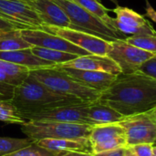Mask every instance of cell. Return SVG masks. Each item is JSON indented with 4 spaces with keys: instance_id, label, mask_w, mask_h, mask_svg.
Returning <instances> with one entry per match:
<instances>
[{
    "instance_id": "obj_13",
    "label": "cell",
    "mask_w": 156,
    "mask_h": 156,
    "mask_svg": "<svg viewBox=\"0 0 156 156\" xmlns=\"http://www.w3.org/2000/svg\"><path fill=\"white\" fill-rule=\"evenodd\" d=\"M112 11L116 15L115 23L117 28L122 34L133 36L156 34L154 27L149 23V21L134 10L117 5Z\"/></svg>"
},
{
    "instance_id": "obj_16",
    "label": "cell",
    "mask_w": 156,
    "mask_h": 156,
    "mask_svg": "<svg viewBox=\"0 0 156 156\" xmlns=\"http://www.w3.org/2000/svg\"><path fill=\"white\" fill-rule=\"evenodd\" d=\"M29 69L0 59V97L10 99L14 88L29 74Z\"/></svg>"
},
{
    "instance_id": "obj_28",
    "label": "cell",
    "mask_w": 156,
    "mask_h": 156,
    "mask_svg": "<svg viewBox=\"0 0 156 156\" xmlns=\"http://www.w3.org/2000/svg\"><path fill=\"white\" fill-rule=\"evenodd\" d=\"M138 71L156 80V54L153 58H151L150 59L145 61L140 67Z\"/></svg>"
},
{
    "instance_id": "obj_26",
    "label": "cell",
    "mask_w": 156,
    "mask_h": 156,
    "mask_svg": "<svg viewBox=\"0 0 156 156\" xmlns=\"http://www.w3.org/2000/svg\"><path fill=\"white\" fill-rule=\"evenodd\" d=\"M125 42L149 51L151 53L156 54V34L155 35H140V36H132L126 37L123 38Z\"/></svg>"
},
{
    "instance_id": "obj_9",
    "label": "cell",
    "mask_w": 156,
    "mask_h": 156,
    "mask_svg": "<svg viewBox=\"0 0 156 156\" xmlns=\"http://www.w3.org/2000/svg\"><path fill=\"white\" fill-rule=\"evenodd\" d=\"M0 17L16 25L20 29H41L44 26L32 6L18 0H0Z\"/></svg>"
},
{
    "instance_id": "obj_22",
    "label": "cell",
    "mask_w": 156,
    "mask_h": 156,
    "mask_svg": "<svg viewBox=\"0 0 156 156\" xmlns=\"http://www.w3.org/2000/svg\"><path fill=\"white\" fill-rule=\"evenodd\" d=\"M71 1H73L80 6L83 7L84 9L88 10L91 14L98 16L100 19H101L106 25H108L114 31H116L118 33H122L117 28V26L115 23V18H112L110 16V15L108 13L109 10L99 0H71Z\"/></svg>"
},
{
    "instance_id": "obj_30",
    "label": "cell",
    "mask_w": 156,
    "mask_h": 156,
    "mask_svg": "<svg viewBox=\"0 0 156 156\" xmlns=\"http://www.w3.org/2000/svg\"><path fill=\"white\" fill-rule=\"evenodd\" d=\"M124 151L125 148H120L116 150H112V151H107L100 154H93L94 156H124Z\"/></svg>"
},
{
    "instance_id": "obj_21",
    "label": "cell",
    "mask_w": 156,
    "mask_h": 156,
    "mask_svg": "<svg viewBox=\"0 0 156 156\" xmlns=\"http://www.w3.org/2000/svg\"><path fill=\"white\" fill-rule=\"evenodd\" d=\"M32 48L33 45L22 37L21 29H0V51H14Z\"/></svg>"
},
{
    "instance_id": "obj_19",
    "label": "cell",
    "mask_w": 156,
    "mask_h": 156,
    "mask_svg": "<svg viewBox=\"0 0 156 156\" xmlns=\"http://www.w3.org/2000/svg\"><path fill=\"white\" fill-rule=\"evenodd\" d=\"M0 59L13 64L27 67L30 70L56 66V64H54L53 62L45 60L35 56L31 52V48L14 51H0Z\"/></svg>"
},
{
    "instance_id": "obj_7",
    "label": "cell",
    "mask_w": 156,
    "mask_h": 156,
    "mask_svg": "<svg viewBox=\"0 0 156 156\" xmlns=\"http://www.w3.org/2000/svg\"><path fill=\"white\" fill-rule=\"evenodd\" d=\"M154 55L125 42L124 39H117L111 42L107 56L117 63L122 74H130L138 71L140 67Z\"/></svg>"
},
{
    "instance_id": "obj_15",
    "label": "cell",
    "mask_w": 156,
    "mask_h": 156,
    "mask_svg": "<svg viewBox=\"0 0 156 156\" xmlns=\"http://www.w3.org/2000/svg\"><path fill=\"white\" fill-rule=\"evenodd\" d=\"M58 66L73 68L77 69L102 71L115 75H119L122 73V70L117 63L111 58H109L108 56H100L93 54L78 57L69 62L60 64Z\"/></svg>"
},
{
    "instance_id": "obj_10",
    "label": "cell",
    "mask_w": 156,
    "mask_h": 156,
    "mask_svg": "<svg viewBox=\"0 0 156 156\" xmlns=\"http://www.w3.org/2000/svg\"><path fill=\"white\" fill-rule=\"evenodd\" d=\"M89 139L93 154L127 147L125 133L119 122L93 126Z\"/></svg>"
},
{
    "instance_id": "obj_17",
    "label": "cell",
    "mask_w": 156,
    "mask_h": 156,
    "mask_svg": "<svg viewBox=\"0 0 156 156\" xmlns=\"http://www.w3.org/2000/svg\"><path fill=\"white\" fill-rule=\"evenodd\" d=\"M31 6L37 12L45 26L69 28L71 27L66 12L54 0H34Z\"/></svg>"
},
{
    "instance_id": "obj_4",
    "label": "cell",
    "mask_w": 156,
    "mask_h": 156,
    "mask_svg": "<svg viewBox=\"0 0 156 156\" xmlns=\"http://www.w3.org/2000/svg\"><path fill=\"white\" fill-rule=\"evenodd\" d=\"M92 126L60 122L27 121L21 131L35 143L43 139H85L90 137Z\"/></svg>"
},
{
    "instance_id": "obj_35",
    "label": "cell",
    "mask_w": 156,
    "mask_h": 156,
    "mask_svg": "<svg viewBox=\"0 0 156 156\" xmlns=\"http://www.w3.org/2000/svg\"><path fill=\"white\" fill-rule=\"evenodd\" d=\"M18 1H21V2H24V3H26V4H28V5H31V4H32V2H33L34 0H18Z\"/></svg>"
},
{
    "instance_id": "obj_1",
    "label": "cell",
    "mask_w": 156,
    "mask_h": 156,
    "mask_svg": "<svg viewBox=\"0 0 156 156\" xmlns=\"http://www.w3.org/2000/svg\"><path fill=\"white\" fill-rule=\"evenodd\" d=\"M99 101L124 117L152 112L156 108V80L140 71L121 73Z\"/></svg>"
},
{
    "instance_id": "obj_12",
    "label": "cell",
    "mask_w": 156,
    "mask_h": 156,
    "mask_svg": "<svg viewBox=\"0 0 156 156\" xmlns=\"http://www.w3.org/2000/svg\"><path fill=\"white\" fill-rule=\"evenodd\" d=\"M90 103L91 102H84L48 109L30 115L26 120L88 124V110Z\"/></svg>"
},
{
    "instance_id": "obj_2",
    "label": "cell",
    "mask_w": 156,
    "mask_h": 156,
    "mask_svg": "<svg viewBox=\"0 0 156 156\" xmlns=\"http://www.w3.org/2000/svg\"><path fill=\"white\" fill-rule=\"evenodd\" d=\"M10 101L25 119L48 109L86 102L52 91L30 74L14 88Z\"/></svg>"
},
{
    "instance_id": "obj_39",
    "label": "cell",
    "mask_w": 156,
    "mask_h": 156,
    "mask_svg": "<svg viewBox=\"0 0 156 156\" xmlns=\"http://www.w3.org/2000/svg\"><path fill=\"white\" fill-rule=\"evenodd\" d=\"M154 145H156V144H154Z\"/></svg>"
},
{
    "instance_id": "obj_8",
    "label": "cell",
    "mask_w": 156,
    "mask_h": 156,
    "mask_svg": "<svg viewBox=\"0 0 156 156\" xmlns=\"http://www.w3.org/2000/svg\"><path fill=\"white\" fill-rule=\"evenodd\" d=\"M41 29L60 37L93 55L107 56L111 49L112 41H108L84 31L75 30L69 27H58L45 25L41 27Z\"/></svg>"
},
{
    "instance_id": "obj_18",
    "label": "cell",
    "mask_w": 156,
    "mask_h": 156,
    "mask_svg": "<svg viewBox=\"0 0 156 156\" xmlns=\"http://www.w3.org/2000/svg\"><path fill=\"white\" fill-rule=\"evenodd\" d=\"M39 146L54 153L56 156L65 153L78 152L92 154V147L90 139H43L36 142Z\"/></svg>"
},
{
    "instance_id": "obj_14",
    "label": "cell",
    "mask_w": 156,
    "mask_h": 156,
    "mask_svg": "<svg viewBox=\"0 0 156 156\" xmlns=\"http://www.w3.org/2000/svg\"><path fill=\"white\" fill-rule=\"evenodd\" d=\"M55 68L65 72L67 75L70 76L81 84L90 89L96 90L100 92H103L104 90H106L113 83L118 76L108 72L77 69L73 68L61 67L58 65H56Z\"/></svg>"
},
{
    "instance_id": "obj_37",
    "label": "cell",
    "mask_w": 156,
    "mask_h": 156,
    "mask_svg": "<svg viewBox=\"0 0 156 156\" xmlns=\"http://www.w3.org/2000/svg\"><path fill=\"white\" fill-rule=\"evenodd\" d=\"M152 113L154 114V118L156 119V108L154 110V111H152Z\"/></svg>"
},
{
    "instance_id": "obj_3",
    "label": "cell",
    "mask_w": 156,
    "mask_h": 156,
    "mask_svg": "<svg viewBox=\"0 0 156 156\" xmlns=\"http://www.w3.org/2000/svg\"><path fill=\"white\" fill-rule=\"evenodd\" d=\"M29 74L52 91L75 97L86 102L97 101L101 95V92L81 84L55 67L31 69Z\"/></svg>"
},
{
    "instance_id": "obj_27",
    "label": "cell",
    "mask_w": 156,
    "mask_h": 156,
    "mask_svg": "<svg viewBox=\"0 0 156 156\" xmlns=\"http://www.w3.org/2000/svg\"><path fill=\"white\" fill-rule=\"evenodd\" d=\"M8 156H56V154L39 146L37 143H33L32 144Z\"/></svg>"
},
{
    "instance_id": "obj_24",
    "label": "cell",
    "mask_w": 156,
    "mask_h": 156,
    "mask_svg": "<svg viewBox=\"0 0 156 156\" xmlns=\"http://www.w3.org/2000/svg\"><path fill=\"white\" fill-rule=\"evenodd\" d=\"M0 122L21 126L27 121L19 113L10 99L0 98Z\"/></svg>"
},
{
    "instance_id": "obj_6",
    "label": "cell",
    "mask_w": 156,
    "mask_h": 156,
    "mask_svg": "<svg viewBox=\"0 0 156 156\" xmlns=\"http://www.w3.org/2000/svg\"><path fill=\"white\" fill-rule=\"evenodd\" d=\"M119 123L124 130L127 147L156 144V119L152 112L124 117Z\"/></svg>"
},
{
    "instance_id": "obj_29",
    "label": "cell",
    "mask_w": 156,
    "mask_h": 156,
    "mask_svg": "<svg viewBox=\"0 0 156 156\" xmlns=\"http://www.w3.org/2000/svg\"><path fill=\"white\" fill-rule=\"evenodd\" d=\"M136 156H153L154 145L150 144H141L129 147Z\"/></svg>"
},
{
    "instance_id": "obj_32",
    "label": "cell",
    "mask_w": 156,
    "mask_h": 156,
    "mask_svg": "<svg viewBox=\"0 0 156 156\" xmlns=\"http://www.w3.org/2000/svg\"><path fill=\"white\" fill-rule=\"evenodd\" d=\"M0 29H20L16 25L9 22L8 20L0 17Z\"/></svg>"
},
{
    "instance_id": "obj_31",
    "label": "cell",
    "mask_w": 156,
    "mask_h": 156,
    "mask_svg": "<svg viewBox=\"0 0 156 156\" xmlns=\"http://www.w3.org/2000/svg\"><path fill=\"white\" fill-rule=\"evenodd\" d=\"M145 16L149 17L152 21L156 23V10L150 5L148 1H146V7H145Z\"/></svg>"
},
{
    "instance_id": "obj_34",
    "label": "cell",
    "mask_w": 156,
    "mask_h": 156,
    "mask_svg": "<svg viewBox=\"0 0 156 156\" xmlns=\"http://www.w3.org/2000/svg\"><path fill=\"white\" fill-rule=\"evenodd\" d=\"M124 156H136V155L133 153V151H132L129 147H126V148H125V151H124Z\"/></svg>"
},
{
    "instance_id": "obj_5",
    "label": "cell",
    "mask_w": 156,
    "mask_h": 156,
    "mask_svg": "<svg viewBox=\"0 0 156 156\" xmlns=\"http://www.w3.org/2000/svg\"><path fill=\"white\" fill-rule=\"evenodd\" d=\"M69 16L71 27L69 28L80 30L100 37L108 41L123 39L125 35L118 33L106 25L101 19L71 0H54Z\"/></svg>"
},
{
    "instance_id": "obj_11",
    "label": "cell",
    "mask_w": 156,
    "mask_h": 156,
    "mask_svg": "<svg viewBox=\"0 0 156 156\" xmlns=\"http://www.w3.org/2000/svg\"><path fill=\"white\" fill-rule=\"evenodd\" d=\"M21 35L26 41H27L29 44L33 46L68 52V53L75 54L80 57L87 56L90 54L88 51L80 48V47L70 43L69 41L42 29H37V28L21 29Z\"/></svg>"
},
{
    "instance_id": "obj_23",
    "label": "cell",
    "mask_w": 156,
    "mask_h": 156,
    "mask_svg": "<svg viewBox=\"0 0 156 156\" xmlns=\"http://www.w3.org/2000/svg\"><path fill=\"white\" fill-rule=\"evenodd\" d=\"M31 52L45 60L53 62L56 65H60L66 62H69L80 56H77L75 54L68 53V52H63V51H58V50H54V49H49V48H45L41 47H37L33 46L31 48Z\"/></svg>"
},
{
    "instance_id": "obj_20",
    "label": "cell",
    "mask_w": 156,
    "mask_h": 156,
    "mask_svg": "<svg viewBox=\"0 0 156 156\" xmlns=\"http://www.w3.org/2000/svg\"><path fill=\"white\" fill-rule=\"evenodd\" d=\"M124 118L117 111L99 101L91 102L88 110V124L90 126L118 123Z\"/></svg>"
},
{
    "instance_id": "obj_33",
    "label": "cell",
    "mask_w": 156,
    "mask_h": 156,
    "mask_svg": "<svg viewBox=\"0 0 156 156\" xmlns=\"http://www.w3.org/2000/svg\"><path fill=\"white\" fill-rule=\"evenodd\" d=\"M60 156H94L92 154H86V153H78V152H69L65 153Z\"/></svg>"
},
{
    "instance_id": "obj_25",
    "label": "cell",
    "mask_w": 156,
    "mask_h": 156,
    "mask_svg": "<svg viewBox=\"0 0 156 156\" xmlns=\"http://www.w3.org/2000/svg\"><path fill=\"white\" fill-rule=\"evenodd\" d=\"M35 143L30 138L17 139L0 137V156H8Z\"/></svg>"
},
{
    "instance_id": "obj_38",
    "label": "cell",
    "mask_w": 156,
    "mask_h": 156,
    "mask_svg": "<svg viewBox=\"0 0 156 156\" xmlns=\"http://www.w3.org/2000/svg\"><path fill=\"white\" fill-rule=\"evenodd\" d=\"M110 1L113 2V3H114V4H116V5L118 4V0H110Z\"/></svg>"
},
{
    "instance_id": "obj_36",
    "label": "cell",
    "mask_w": 156,
    "mask_h": 156,
    "mask_svg": "<svg viewBox=\"0 0 156 156\" xmlns=\"http://www.w3.org/2000/svg\"><path fill=\"white\" fill-rule=\"evenodd\" d=\"M153 156H156V145H154L153 148Z\"/></svg>"
}]
</instances>
